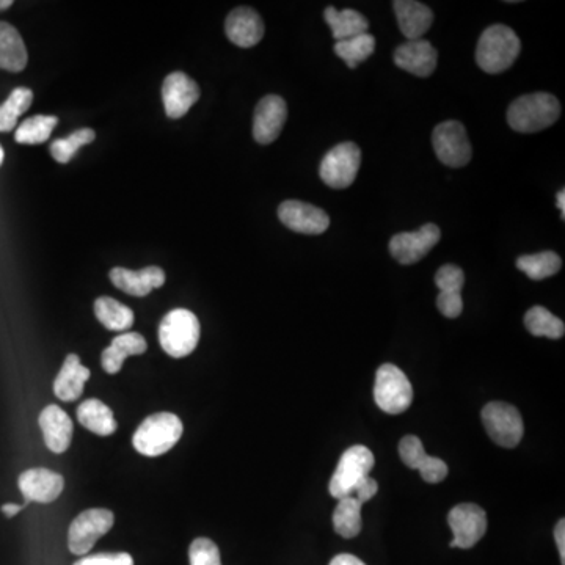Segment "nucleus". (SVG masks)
Segmentation results:
<instances>
[{
	"label": "nucleus",
	"instance_id": "nucleus-1",
	"mask_svg": "<svg viewBox=\"0 0 565 565\" xmlns=\"http://www.w3.org/2000/svg\"><path fill=\"white\" fill-rule=\"evenodd\" d=\"M561 115V104L550 93L520 96L507 109V123L514 131L534 134L550 128Z\"/></svg>",
	"mask_w": 565,
	"mask_h": 565
},
{
	"label": "nucleus",
	"instance_id": "nucleus-2",
	"mask_svg": "<svg viewBox=\"0 0 565 565\" xmlns=\"http://www.w3.org/2000/svg\"><path fill=\"white\" fill-rule=\"evenodd\" d=\"M522 51L517 33L503 24L484 30L476 49V62L485 73L500 74L509 70Z\"/></svg>",
	"mask_w": 565,
	"mask_h": 565
},
{
	"label": "nucleus",
	"instance_id": "nucleus-3",
	"mask_svg": "<svg viewBox=\"0 0 565 565\" xmlns=\"http://www.w3.org/2000/svg\"><path fill=\"white\" fill-rule=\"evenodd\" d=\"M183 431V421L175 413H154L135 431L132 445L143 456L159 457L181 440Z\"/></svg>",
	"mask_w": 565,
	"mask_h": 565
},
{
	"label": "nucleus",
	"instance_id": "nucleus-4",
	"mask_svg": "<svg viewBox=\"0 0 565 565\" xmlns=\"http://www.w3.org/2000/svg\"><path fill=\"white\" fill-rule=\"evenodd\" d=\"M200 341V322L192 311L176 308L162 319L159 343L170 357L184 358L197 349Z\"/></svg>",
	"mask_w": 565,
	"mask_h": 565
},
{
	"label": "nucleus",
	"instance_id": "nucleus-5",
	"mask_svg": "<svg viewBox=\"0 0 565 565\" xmlns=\"http://www.w3.org/2000/svg\"><path fill=\"white\" fill-rule=\"evenodd\" d=\"M374 463H376L374 454L366 446L355 445L347 449L339 459L338 467L330 479V495L336 500L352 495L358 485L369 478Z\"/></svg>",
	"mask_w": 565,
	"mask_h": 565
},
{
	"label": "nucleus",
	"instance_id": "nucleus-6",
	"mask_svg": "<svg viewBox=\"0 0 565 565\" xmlns=\"http://www.w3.org/2000/svg\"><path fill=\"white\" fill-rule=\"evenodd\" d=\"M374 399L379 409L390 415H399L409 410L413 401V388L401 368L396 365L380 366L377 369Z\"/></svg>",
	"mask_w": 565,
	"mask_h": 565
},
{
	"label": "nucleus",
	"instance_id": "nucleus-7",
	"mask_svg": "<svg viewBox=\"0 0 565 565\" xmlns=\"http://www.w3.org/2000/svg\"><path fill=\"white\" fill-rule=\"evenodd\" d=\"M482 423L493 442L503 448H515L522 442L525 434L522 415L517 407L507 402H490L485 405L482 410Z\"/></svg>",
	"mask_w": 565,
	"mask_h": 565
},
{
	"label": "nucleus",
	"instance_id": "nucleus-8",
	"mask_svg": "<svg viewBox=\"0 0 565 565\" xmlns=\"http://www.w3.org/2000/svg\"><path fill=\"white\" fill-rule=\"evenodd\" d=\"M115 523L109 509H87L74 518L68 531V548L77 556L87 555L101 537L106 536Z\"/></svg>",
	"mask_w": 565,
	"mask_h": 565
},
{
	"label": "nucleus",
	"instance_id": "nucleus-9",
	"mask_svg": "<svg viewBox=\"0 0 565 565\" xmlns=\"http://www.w3.org/2000/svg\"><path fill=\"white\" fill-rule=\"evenodd\" d=\"M360 164V148L352 142L339 143L325 154L319 176L332 189H346L354 184Z\"/></svg>",
	"mask_w": 565,
	"mask_h": 565
},
{
	"label": "nucleus",
	"instance_id": "nucleus-10",
	"mask_svg": "<svg viewBox=\"0 0 565 565\" xmlns=\"http://www.w3.org/2000/svg\"><path fill=\"white\" fill-rule=\"evenodd\" d=\"M432 145L446 167L462 168L471 161V143L467 129L459 121H445L432 132Z\"/></svg>",
	"mask_w": 565,
	"mask_h": 565
},
{
	"label": "nucleus",
	"instance_id": "nucleus-11",
	"mask_svg": "<svg viewBox=\"0 0 565 565\" xmlns=\"http://www.w3.org/2000/svg\"><path fill=\"white\" fill-rule=\"evenodd\" d=\"M448 523L454 534L449 544L452 548L468 550L478 544L487 531V515L478 504L467 503L452 507Z\"/></svg>",
	"mask_w": 565,
	"mask_h": 565
},
{
	"label": "nucleus",
	"instance_id": "nucleus-12",
	"mask_svg": "<svg viewBox=\"0 0 565 565\" xmlns=\"http://www.w3.org/2000/svg\"><path fill=\"white\" fill-rule=\"evenodd\" d=\"M442 231L434 223H427L413 233H399L391 237L390 253L404 266L418 263L438 244Z\"/></svg>",
	"mask_w": 565,
	"mask_h": 565
},
{
	"label": "nucleus",
	"instance_id": "nucleus-13",
	"mask_svg": "<svg viewBox=\"0 0 565 565\" xmlns=\"http://www.w3.org/2000/svg\"><path fill=\"white\" fill-rule=\"evenodd\" d=\"M278 217L281 223L288 226L289 230L300 234L318 236L329 230L330 217L321 208L303 203V201L288 200L281 203L278 208Z\"/></svg>",
	"mask_w": 565,
	"mask_h": 565
},
{
	"label": "nucleus",
	"instance_id": "nucleus-14",
	"mask_svg": "<svg viewBox=\"0 0 565 565\" xmlns=\"http://www.w3.org/2000/svg\"><path fill=\"white\" fill-rule=\"evenodd\" d=\"M19 490L26 498V503L48 504L57 500L65 489L62 474L54 473L48 468H32L19 476Z\"/></svg>",
	"mask_w": 565,
	"mask_h": 565
},
{
	"label": "nucleus",
	"instance_id": "nucleus-15",
	"mask_svg": "<svg viewBox=\"0 0 565 565\" xmlns=\"http://www.w3.org/2000/svg\"><path fill=\"white\" fill-rule=\"evenodd\" d=\"M198 99H200V87L186 73L176 71L165 77L162 85V101L168 117L173 120L184 117Z\"/></svg>",
	"mask_w": 565,
	"mask_h": 565
},
{
	"label": "nucleus",
	"instance_id": "nucleus-16",
	"mask_svg": "<svg viewBox=\"0 0 565 565\" xmlns=\"http://www.w3.org/2000/svg\"><path fill=\"white\" fill-rule=\"evenodd\" d=\"M288 118L285 99L277 95H267L256 106L253 117V137L261 145L275 142Z\"/></svg>",
	"mask_w": 565,
	"mask_h": 565
},
{
	"label": "nucleus",
	"instance_id": "nucleus-17",
	"mask_svg": "<svg viewBox=\"0 0 565 565\" xmlns=\"http://www.w3.org/2000/svg\"><path fill=\"white\" fill-rule=\"evenodd\" d=\"M399 456L402 462L413 470L420 471L421 478L429 484H438L448 476V465L438 457L424 451L423 442L415 435H407L399 443Z\"/></svg>",
	"mask_w": 565,
	"mask_h": 565
},
{
	"label": "nucleus",
	"instance_id": "nucleus-18",
	"mask_svg": "<svg viewBox=\"0 0 565 565\" xmlns=\"http://www.w3.org/2000/svg\"><path fill=\"white\" fill-rule=\"evenodd\" d=\"M264 22L253 8L239 7L231 11L225 22L226 37L239 48H253L264 37Z\"/></svg>",
	"mask_w": 565,
	"mask_h": 565
},
{
	"label": "nucleus",
	"instance_id": "nucleus-19",
	"mask_svg": "<svg viewBox=\"0 0 565 565\" xmlns=\"http://www.w3.org/2000/svg\"><path fill=\"white\" fill-rule=\"evenodd\" d=\"M110 281L115 288L121 289L129 296L145 297L153 289L162 288L165 283L164 270L150 266L142 270H129L115 267L110 270Z\"/></svg>",
	"mask_w": 565,
	"mask_h": 565
},
{
	"label": "nucleus",
	"instance_id": "nucleus-20",
	"mask_svg": "<svg viewBox=\"0 0 565 565\" xmlns=\"http://www.w3.org/2000/svg\"><path fill=\"white\" fill-rule=\"evenodd\" d=\"M437 60V49L426 40L407 41L394 52V63L418 77L431 76L437 68Z\"/></svg>",
	"mask_w": 565,
	"mask_h": 565
},
{
	"label": "nucleus",
	"instance_id": "nucleus-21",
	"mask_svg": "<svg viewBox=\"0 0 565 565\" xmlns=\"http://www.w3.org/2000/svg\"><path fill=\"white\" fill-rule=\"evenodd\" d=\"M40 427L44 443L55 454L70 448L73 440V421L59 405H48L40 415Z\"/></svg>",
	"mask_w": 565,
	"mask_h": 565
},
{
	"label": "nucleus",
	"instance_id": "nucleus-22",
	"mask_svg": "<svg viewBox=\"0 0 565 565\" xmlns=\"http://www.w3.org/2000/svg\"><path fill=\"white\" fill-rule=\"evenodd\" d=\"M399 29L409 41L423 40L424 33L434 24V13L427 5L415 0L393 2Z\"/></svg>",
	"mask_w": 565,
	"mask_h": 565
},
{
	"label": "nucleus",
	"instance_id": "nucleus-23",
	"mask_svg": "<svg viewBox=\"0 0 565 565\" xmlns=\"http://www.w3.org/2000/svg\"><path fill=\"white\" fill-rule=\"evenodd\" d=\"M90 379V369L85 368L81 358L70 354L63 361L59 376L54 380V393L60 401L73 402L81 398L85 383Z\"/></svg>",
	"mask_w": 565,
	"mask_h": 565
},
{
	"label": "nucleus",
	"instance_id": "nucleus-24",
	"mask_svg": "<svg viewBox=\"0 0 565 565\" xmlns=\"http://www.w3.org/2000/svg\"><path fill=\"white\" fill-rule=\"evenodd\" d=\"M148 349L146 339L140 333L126 332L115 336L101 357V365L107 374H118L123 368L124 360L132 355L145 354Z\"/></svg>",
	"mask_w": 565,
	"mask_h": 565
},
{
	"label": "nucleus",
	"instance_id": "nucleus-25",
	"mask_svg": "<svg viewBox=\"0 0 565 565\" xmlns=\"http://www.w3.org/2000/svg\"><path fill=\"white\" fill-rule=\"evenodd\" d=\"M27 49L15 27L0 22V70L19 73L27 66Z\"/></svg>",
	"mask_w": 565,
	"mask_h": 565
},
{
	"label": "nucleus",
	"instance_id": "nucleus-26",
	"mask_svg": "<svg viewBox=\"0 0 565 565\" xmlns=\"http://www.w3.org/2000/svg\"><path fill=\"white\" fill-rule=\"evenodd\" d=\"M77 420L85 429L99 437H109L117 432L118 424L112 410L99 399L82 402L77 409Z\"/></svg>",
	"mask_w": 565,
	"mask_h": 565
},
{
	"label": "nucleus",
	"instance_id": "nucleus-27",
	"mask_svg": "<svg viewBox=\"0 0 565 565\" xmlns=\"http://www.w3.org/2000/svg\"><path fill=\"white\" fill-rule=\"evenodd\" d=\"M324 19L332 29L336 41L349 40L368 33L369 30L368 19L352 8L339 11L335 7H327L324 11Z\"/></svg>",
	"mask_w": 565,
	"mask_h": 565
},
{
	"label": "nucleus",
	"instance_id": "nucleus-28",
	"mask_svg": "<svg viewBox=\"0 0 565 565\" xmlns=\"http://www.w3.org/2000/svg\"><path fill=\"white\" fill-rule=\"evenodd\" d=\"M95 314L98 321L112 332H126L134 324V313L112 297H99L95 302Z\"/></svg>",
	"mask_w": 565,
	"mask_h": 565
},
{
	"label": "nucleus",
	"instance_id": "nucleus-29",
	"mask_svg": "<svg viewBox=\"0 0 565 565\" xmlns=\"http://www.w3.org/2000/svg\"><path fill=\"white\" fill-rule=\"evenodd\" d=\"M361 507L363 504L355 496H346L338 500L333 512V528L344 539H352L361 531Z\"/></svg>",
	"mask_w": 565,
	"mask_h": 565
},
{
	"label": "nucleus",
	"instance_id": "nucleus-30",
	"mask_svg": "<svg viewBox=\"0 0 565 565\" xmlns=\"http://www.w3.org/2000/svg\"><path fill=\"white\" fill-rule=\"evenodd\" d=\"M374 49H376V38L369 32L349 40L336 41L335 44L336 55L346 62L350 70H355L361 62L368 60Z\"/></svg>",
	"mask_w": 565,
	"mask_h": 565
},
{
	"label": "nucleus",
	"instance_id": "nucleus-31",
	"mask_svg": "<svg viewBox=\"0 0 565 565\" xmlns=\"http://www.w3.org/2000/svg\"><path fill=\"white\" fill-rule=\"evenodd\" d=\"M517 267L531 280L540 281L558 274L562 267L561 258L555 252H542L536 255L520 256Z\"/></svg>",
	"mask_w": 565,
	"mask_h": 565
},
{
	"label": "nucleus",
	"instance_id": "nucleus-32",
	"mask_svg": "<svg viewBox=\"0 0 565 565\" xmlns=\"http://www.w3.org/2000/svg\"><path fill=\"white\" fill-rule=\"evenodd\" d=\"M525 327L534 336L561 339L565 333V325L547 308L533 307L525 314Z\"/></svg>",
	"mask_w": 565,
	"mask_h": 565
},
{
	"label": "nucleus",
	"instance_id": "nucleus-33",
	"mask_svg": "<svg viewBox=\"0 0 565 565\" xmlns=\"http://www.w3.org/2000/svg\"><path fill=\"white\" fill-rule=\"evenodd\" d=\"M57 123H59V118L51 117V115L27 118L16 129L15 140L21 145H40V143L48 142Z\"/></svg>",
	"mask_w": 565,
	"mask_h": 565
},
{
	"label": "nucleus",
	"instance_id": "nucleus-34",
	"mask_svg": "<svg viewBox=\"0 0 565 565\" xmlns=\"http://www.w3.org/2000/svg\"><path fill=\"white\" fill-rule=\"evenodd\" d=\"M32 101L33 93L30 88H15L7 101L0 106V132L13 131L18 124V118L29 110Z\"/></svg>",
	"mask_w": 565,
	"mask_h": 565
},
{
	"label": "nucleus",
	"instance_id": "nucleus-35",
	"mask_svg": "<svg viewBox=\"0 0 565 565\" xmlns=\"http://www.w3.org/2000/svg\"><path fill=\"white\" fill-rule=\"evenodd\" d=\"M96 134L93 129H79V131L73 132L70 137L66 139H57L52 142L51 154L55 161L59 164H68V162L73 159L74 154L79 151L88 143H92L95 140Z\"/></svg>",
	"mask_w": 565,
	"mask_h": 565
},
{
	"label": "nucleus",
	"instance_id": "nucleus-36",
	"mask_svg": "<svg viewBox=\"0 0 565 565\" xmlns=\"http://www.w3.org/2000/svg\"><path fill=\"white\" fill-rule=\"evenodd\" d=\"M190 565H222L220 551L211 539L198 537L189 548Z\"/></svg>",
	"mask_w": 565,
	"mask_h": 565
},
{
	"label": "nucleus",
	"instance_id": "nucleus-37",
	"mask_svg": "<svg viewBox=\"0 0 565 565\" xmlns=\"http://www.w3.org/2000/svg\"><path fill=\"white\" fill-rule=\"evenodd\" d=\"M463 283H465V275L460 267L454 264H446L440 267L435 275V285L440 292H459L462 291Z\"/></svg>",
	"mask_w": 565,
	"mask_h": 565
},
{
	"label": "nucleus",
	"instance_id": "nucleus-38",
	"mask_svg": "<svg viewBox=\"0 0 565 565\" xmlns=\"http://www.w3.org/2000/svg\"><path fill=\"white\" fill-rule=\"evenodd\" d=\"M437 307L445 318H459L463 311V300L459 292H440L437 297Z\"/></svg>",
	"mask_w": 565,
	"mask_h": 565
},
{
	"label": "nucleus",
	"instance_id": "nucleus-39",
	"mask_svg": "<svg viewBox=\"0 0 565 565\" xmlns=\"http://www.w3.org/2000/svg\"><path fill=\"white\" fill-rule=\"evenodd\" d=\"M74 565H134V559L129 553H98L85 556Z\"/></svg>",
	"mask_w": 565,
	"mask_h": 565
},
{
	"label": "nucleus",
	"instance_id": "nucleus-40",
	"mask_svg": "<svg viewBox=\"0 0 565 565\" xmlns=\"http://www.w3.org/2000/svg\"><path fill=\"white\" fill-rule=\"evenodd\" d=\"M377 492H379V484H377L376 479L369 476V478H366L365 481L358 485L357 490L350 496H355L361 504H365L372 500L377 495Z\"/></svg>",
	"mask_w": 565,
	"mask_h": 565
},
{
	"label": "nucleus",
	"instance_id": "nucleus-41",
	"mask_svg": "<svg viewBox=\"0 0 565 565\" xmlns=\"http://www.w3.org/2000/svg\"><path fill=\"white\" fill-rule=\"evenodd\" d=\"M556 545H558L559 555H561L562 565H565V522L559 520L555 529Z\"/></svg>",
	"mask_w": 565,
	"mask_h": 565
},
{
	"label": "nucleus",
	"instance_id": "nucleus-42",
	"mask_svg": "<svg viewBox=\"0 0 565 565\" xmlns=\"http://www.w3.org/2000/svg\"><path fill=\"white\" fill-rule=\"evenodd\" d=\"M330 565H366L365 562L354 555H338L332 559Z\"/></svg>",
	"mask_w": 565,
	"mask_h": 565
},
{
	"label": "nucleus",
	"instance_id": "nucleus-43",
	"mask_svg": "<svg viewBox=\"0 0 565 565\" xmlns=\"http://www.w3.org/2000/svg\"><path fill=\"white\" fill-rule=\"evenodd\" d=\"M27 506V503L24 504H5V506H2V512H4L5 515H7L8 518L11 517H15V515H18L19 512L22 511V509H24V507Z\"/></svg>",
	"mask_w": 565,
	"mask_h": 565
},
{
	"label": "nucleus",
	"instance_id": "nucleus-44",
	"mask_svg": "<svg viewBox=\"0 0 565 565\" xmlns=\"http://www.w3.org/2000/svg\"><path fill=\"white\" fill-rule=\"evenodd\" d=\"M558 208L561 209L562 217H565V192L561 190L558 194Z\"/></svg>",
	"mask_w": 565,
	"mask_h": 565
},
{
	"label": "nucleus",
	"instance_id": "nucleus-45",
	"mask_svg": "<svg viewBox=\"0 0 565 565\" xmlns=\"http://www.w3.org/2000/svg\"><path fill=\"white\" fill-rule=\"evenodd\" d=\"M11 5H13L11 0H0V11L7 10V8L11 7Z\"/></svg>",
	"mask_w": 565,
	"mask_h": 565
},
{
	"label": "nucleus",
	"instance_id": "nucleus-46",
	"mask_svg": "<svg viewBox=\"0 0 565 565\" xmlns=\"http://www.w3.org/2000/svg\"><path fill=\"white\" fill-rule=\"evenodd\" d=\"M4 150H2V146H0V167H2V164H4Z\"/></svg>",
	"mask_w": 565,
	"mask_h": 565
}]
</instances>
